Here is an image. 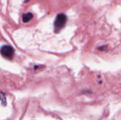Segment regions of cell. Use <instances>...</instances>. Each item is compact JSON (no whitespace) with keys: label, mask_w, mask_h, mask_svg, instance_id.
Listing matches in <instances>:
<instances>
[{"label":"cell","mask_w":121,"mask_h":120,"mask_svg":"<svg viewBox=\"0 0 121 120\" xmlns=\"http://www.w3.org/2000/svg\"><path fill=\"white\" fill-rule=\"evenodd\" d=\"M33 13H25V14L23 15L22 19H23V21L24 23H27L29 21H30L33 18Z\"/></svg>","instance_id":"3"},{"label":"cell","mask_w":121,"mask_h":120,"mask_svg":"<svg viewBox=\"0 0 121 120\" xmlns=\"http://www.w3.org/2000/svg\"><path fill=\"white\" fill-rule=\"evenodd\" d=\"M67 16L64 13H60L57 16L54 23L55 33H58L59 31L61 30V29H62V28L67 23Z\"/></svg>","instance_id":"1"},{"label":"cell","mask_w":121,"mask_h":120,"mask_svg":"<svg viewBox=\"0 0 121 120\" xmlns=\"http://www.w3.org/2000/svg\"><path fill=\"white\" fill-rule=\"evenodd\" d=\"M0 52L3 57L7 59H11L14 54L13 49L9 45H4L0 49Z\"/></svg>","instance_id":"2"}]
</instances>
